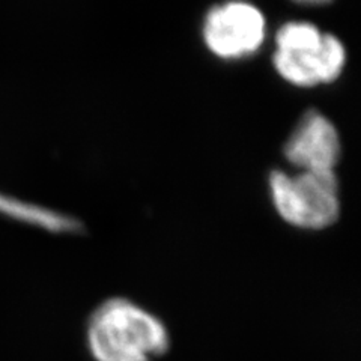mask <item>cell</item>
<instances>
[{"label":"cell","instance_id":"obj_1","mask_svg":"<svg viewBox=\"0 0 361 361\" xmlns=\"http://www.w3.org/2000/svg\"><path fill=\"white\" fill-rule=\"evenodd\" d=\"M86 345L94 361H155L167 353L171 334L155 313L116 297L90 313Z\"/></svg>","mask_w":361,"mask_h":361},{"label":"cell","instance_id":"obj_2","mask_svg":"<svg viewBox=\"0 0 361 361\" xmlns=\"http://www.w3.org/2000/svg\"><path fill=\"white\" fill-rule=\"evenodd\" d=\"M269 193L279 216L300 229H325L341 212L334 171H301L269 175Z\"/></svg>","mask_w":361,"mask_h":361},{"label":"cell","instance_id":"obj_3","mask_svg":"<svg viewBox=\"0 0 361 361\" xmlns=\"http://www.w3.org/2000/svg\"><path fill=\"white\" fill-rule=\"evenodd\" d=\"M267 33L264 14L247 2L212 8L203 23L207 47L221 59H241L261 49Z\"/></svg>","mask_w":361,"mask_h":361},{"label":"cell","instance_id":"obj_4","mask_svg":"<svg viewBox=\"0 0 361 361\" xmlns=\"http://www.w3.org/2000/svg\"><path fill=\"white\" fill-rule=\"evenodd\" d=\"M346 62L343 44L331 33H324L313 49L300 51L276 50L273 63L280 77L290 85L310 87L331 83L342 74Z\"/></svg>","mask_w":361,"mask_h":361},{"label":"cell","instance_id":"obj_5","mask_svg":"<svg viewBox=\"0 0 361 361\" xmlns=\"http://www.w3.org/2000/svg\"><path fill=\"white\" fill-rule=\"evenodd\" d=\"M285 157L301 171H334L341 157V139L330 119L310 110L285 143Z\"/></svg>","mask_w":361,"mask_h":361},{"label":"cell","instance_id":"obj_6","mask_svg":"<svg viewBox=\"0 0 361 361\" xmlns=\"http://www.w3.org/2000/svg\"><path fill=\"white\" fill-rule=\"evenodd\" d=\"M0 217L32 226L49 233H75L82 231L80 221L59 211L38 205L25 199L0 191Z\"/></svg>","mask_w":361,"mask_h":361},{"label":"cell","instance_id":"obj_7","mask_svg":"<svg viewBox=\"0 0 361 361\" xmlns=\"http://www.w3.org/2000/svg\"><path fill=\"white\" fill-rule=\"evenodd\" d=\"M324 33L312 23L290 21L281 26L276 35V50L300 51L313 49L322 39Z\"/></svg>","mask_w":361,"mask_h":361},{"label":"cell","instance_id":"obj_8","mask_svg":"<svg viewBox=\"0 0 361 361\" xmlns=\"http://www.w3.org/2000/svg\"><path fill=\"white\" fill-rule=\"evenodd\" d=\"M297 2H301V4H322V2H329V0H297Z\"/></svg>","mask_w":361,"mask_h":361}]
</instances>
